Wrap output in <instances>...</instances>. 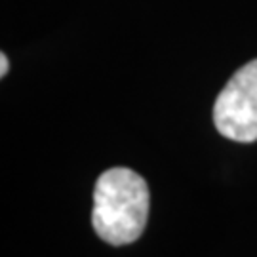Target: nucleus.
<instances>
[{
    "label": "nucleus",
    "instance_id": "1",
    "mask_svg": "<svg viewBox=\"0 0 257 257\" xmlns=\"http://www.w3.org/2000/svg\"><path fill=\"white\" fill-rule=\"evenodd\" d=\"M149 217L147 181L130 168L103 172L93 189L92 223L110 246H126L141 236Z\"/></svg>",
    "mask_w": 257,
    "mask_h": 257
},
{
    "label": "nucleus",
    "instance_id": "2",
    "mask_svg": "<svg viewBox=\"0 0 257 257\" xmlns=\"http://www.w3.org/2000/svg\"><path fill=\"white\" fill-rule=\"evenodd\" d=\"M213 124L230 141H257V59L242 65L219 92L213 105Z\"/></svg>",
    "mask_w": 257,
    "mask_h": 257
},
{
    "label": "nucleus",
    "instance_id": "3",
    "mask_svg": "<svg viewBox=\"0 0 257 257\" xmlns=\"http://www.w3.org/2000/svg\"><path fill=\"white\" fill-rule=\"evenodd\" d=\"M8 71H10V61H8V57H6V54L2 52V54H0V76L4 78V76L8 74Z\"/></svg>",
    "mask_w": 257,
    "mask_h": 257
}]
</instances>
